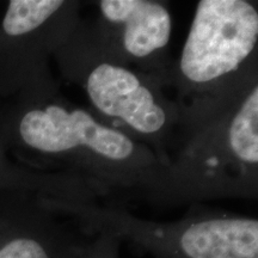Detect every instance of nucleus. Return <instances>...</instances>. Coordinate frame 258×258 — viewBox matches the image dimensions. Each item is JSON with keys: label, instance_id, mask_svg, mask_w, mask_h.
<instances>
[{"label": "nucleus", "instance_id": "nucleus-6", "mask_svg": "<svg viewBox=\"0 0 258 258\" xmlns=\"http://www.w3.org/2000/svg\"><path fill=\"white\" fill-rule=\"evenodd\" d=\"M97 17L88 21L97 40L124 63L156 77L165 88L172 66L169 4L158 0H99Z\"/></svg>", "mask_w": 258, "mask_h": 258}, {"label": "nucleus", "instance_id": "nucleus-2", "mask_svg": "<svg viewBox=\"0 0 258 258\" xmlns=\"http://www.w3.org/2000/svg\"><path fill=\"white\" fill-rule=\"evenodd\" d=\"M257 190L258 64L214 95L185 103L178 143L148 198H256Z\"/></svg>", "mask_w": 258, "mask_h": 258}, {"label": "nucleus", "instance_id": "nucleus-1", "mask_svg": "<svg viewBox=\"0 0 258 258\" xmlns=\"http://www.w3.org/2000/svg\"><path fill=\"white\" fill-rule=\"evenodd\" d=\"M0 140L28 169L77 173L108 194L150 196L165 171L150 147L67 99L55 78L32 84L0 105Z\"/></svg>", "mask_w": 258, "mask_h": 258}, {"label": "nucleus", "instance_id": "nucleus-7", "mask_svg": "<svg viewBox=\"0 0 258 258\" xmlns=\"http://www.w3.org/2000/svg\"><path fill=\"white\" fill-rule=\"evenodd\" d=\"M25 192L32 195L88 202L108 195L97 183L72 172H46L28 169L12 159L0 140V192Z\"/></svg>", "mask_w": 258, "mask_h": 258}, {"label": "nucleus", "instance_id": "nucleus-4", "mask_svg": "<svg viewBox=\"0 0 258 258\" xmlns=\"http://www.w3.org/2000/svg\"><path fill=\"white\" fill-rule=\"evenodd\" d=\"M258 64V11L247 0H201L165 89L177 101L214 95Z\"/></svg>", "mask_w": 258, "mask_h": 258}, {"label": "nucleus", "instance_id": "nucleus-3", "mask_svg": "<svg viewBox=\"0 0 258 258\" xmlns=\"http://www.w3.org/2000/svg\"><path fill=\"white\" fill-rule=\"evenodd\" d=\"M51 57L62 78L83 90L93 115L150 147L164 166L169 164L184 104L169 98L156 77L117 59L83 18Z\"/></svg>", "mask_w": 258, "mask_h": 258}, {"label": "nucleus", "instance_id": "nucleus-8", "mask_svg": "<svg viewBox=\"0 0 258 258\" xmlns=\"http://www.w3.org/2000/svg\"><path fill=\"white\" fill-rule=\"evenodd\" d=\"M0 258H51L47 241L35 232H11L0 240Z\"/></svg>", "mask_w": 258, "mask_h": 258}, {"label": "nucleus", "instance_id": "nucleus-5", "mask_svg": "<svg viewBox=\"0 0 258 258\" xmlns=\"http://www.w3.org/2000/svg\"><path fill=\"white\" fill-rule=\"evenodd\" d=\"M76 0H11L0 23V105L54 78L49 60L82 19Z\"/></svg>", "mask_w": 258, "mask_h": 258}]
</instances>
